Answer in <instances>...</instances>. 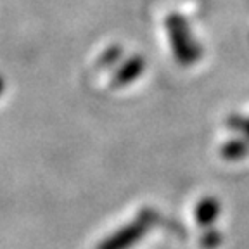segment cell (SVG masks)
Instances as JSON below:
<instances>
[{"label": "cell", "mask_w": 249, "mask_h": 249, "mask_svg": "<svg viewBox=\"0 0 249 249\" xmlns=\"http://www.w3.org/2000/svg\"><path fill=\"white\" fill-rule=\"evenodd\" d=\"M144 68H145V61L140 55H135V57L128 59V61L124 62L123 66L116 71L113 78V87H124V85H130L133 80L140 76V74L144 73Z\"/></svg>", "instance_id": "cell-3"}, {"label": "cell", "mask_w": 249, "mask_h": 249, "mask_svg": "<svg viewBox=\"0 0 249 249\" xmlns=\"http://www.w3.org/2000/svg\"><path fill=\"white\" fill-rule=\"evenodd\" d=\"M145 229H147V222L144 218H137L130 225L121 227L113 235L104 239L97 249H130L137 241L142 239V235L145 233Z\"/></svg>", "instance_id": "cell-2"}, {"label": "cell", "mask_w": 249, "mask_h": 249, "mask_svg": "<svg viewBox=\"0 0 249 249\" xmlns=\"http://www.w3.org/2000/svg\"><path fill=\"white\" fill-rule=\"evenodd\" d=\"M218 214V202L214 201L213 197H208L201 202L197 206V211H196V216H197L199 223L201 225H208L216 218Z\"/></svg>", "instance_id": "cell-4"}, {"label": "cell", "mask_w": 249, "mask_h": 249, "mask_svg": "<svg viewBox=\"0 0 249 249\" xmlns=\"http://www.w3.org/2000/svg\"><path fill=\"white\" fill-rule=\"evenodd\" d=\"M166 26L171 40V49H173L177 61H180L182 64H192L197 61L201 55V49L192 38L191 30H189L185 21L180 16H170L166 19Z\"/></svg>", "instance_id": "cell-1"}, {"label": "cell", "mask_w": 249, "mask_h": 249, "mask_svg": "<svg viewBox=\"0 0 249 249\" xmlns=\"http://www.w3.org/2000/svg\"><path fill=\"white\" fill-rule=\"evenodd\" d=\"M4 92H5V80H4V76L0 74V97L4 95Z\"/></svg>", "instance_id": "cell-6"}, {"label": "cell", "mask_w": 249, "mask_h": 249, "mask_svg": "<svg viewBox=\"0 0 249 249\" xmlns=\"http://www.w3.org/2000/svg\"><path fill=\"white\" fill-rule=\"evenodd\" d=\"M121 55V49L118 45H113L109 47L107 51L102 54L101 61H99V66H111V64H114V62L120 59Z\"/></svg>", "instance_id": "cell-5"}]
</instances>
